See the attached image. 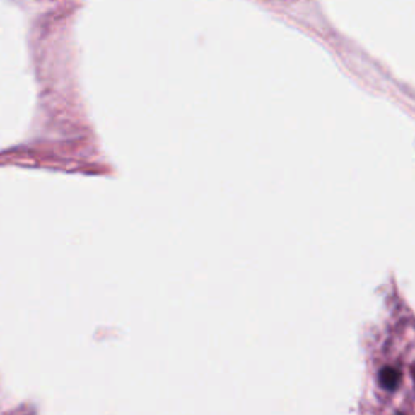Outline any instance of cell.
Here are the masks:
<instances>
[{"label":"cell","instance_id":"6da1fadb","mask_svg":"<svg viewBox=\"0 0 415 415\" xmlns=\"http://www.w3.org/2000/svg\"><path fill=\"white\" fill-rule=\"evenodd\" d=\"M380 386L386 391H396L401 383V372L392 367H385L380 370L378 375Z\"/></svg>","mask_w":415,"mask_h":415},{"label":"cell","instance_id":"7a4b0ae2","mask_svg":"<svg viewBox=\"0 0 415 415\" xmlns=\"http://www.w3.org/2000/svg\"><path fill=\"white\" fill-rule=\"evenodd\" d=\"M414 378H415V368H414Z\"/></svg>","mask_w":415,"mask_h":415}]
</instances>
